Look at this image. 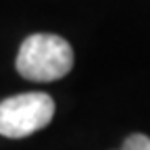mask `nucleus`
<instances>
[{
    "label": "nucleus",
    "mask_w": 150,
    "mask_h": 150,
    "mask_svg": "<svg viewBox=\"0 0 150 150\" xmlns=\"http://www.w3.org/2000/svg\"><path fill=\"white\" fill-rule=\"evenodd\" d=\"M71 44L54 33H31L19 46L17 73L29 81H56L73 69Z\"/></svg>",
    "instance_id": "1"
},
{
    "label": "nucleus",
    "mask_w": 150,
    "mask_h": 150,
    "mask_svg": "<svg viewBox=\"0 0 150 150\" xmlns=\"http://www.w3.org/2000/svg\"><path fill=\"white\" fill-rule=\"evenodd\" d=\"M54 117V100L44 92H25L0 102V136L21 140L44 129Z\"/></svg>",
    "instance_id": "2"
},
{
    "label": "nucleus",
    "mask_w": 150,
    "mask_h": 150,
    "mask_svg": "<svg viewBox=\"0 0 150 150\" xmlns=\"http://www.w3.org/2000/svg\"><path fill=\"white\" fill-rule=\"evenodd\" d=\"M121 150H150V138L144 134H131L125 138Z\"/></svg>",
    "instance_id": "3"
}]
</instances>
